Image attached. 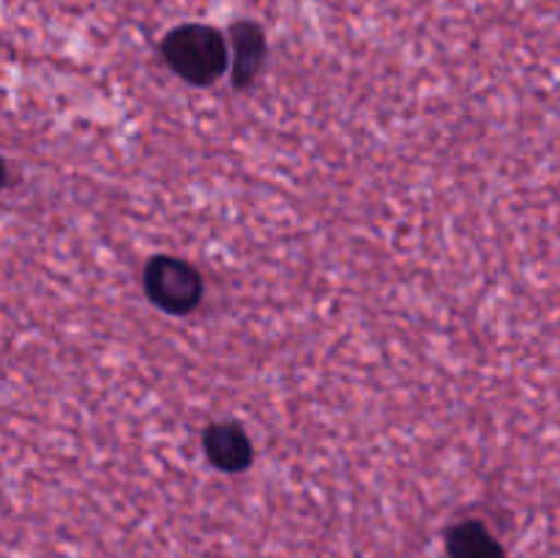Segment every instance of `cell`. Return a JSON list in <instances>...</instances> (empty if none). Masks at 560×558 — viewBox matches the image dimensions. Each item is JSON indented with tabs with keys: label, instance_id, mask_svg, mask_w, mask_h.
<instances>
[{
	"label": "cell",
	"instance_id": "1",
	"mask_svg": "<svg viewBox=\"0 0 560 558\" xmlns=\"http://www.w3.org/2000/svg\"><path fill=\"white\" fill-rule=\"evenodd\" d=\"M164 58L184 80L208 85L228 66V47L213 27L184 25L164 38Z\"/></svg>",
	"mask_w": 560,
	"mask_h": 558
},
{
	"label": "cell",
	"instance_id": "2",
	"mask_svg": "<svg viewBox=\"0 0 560 558\" xmlns=\"http://www.w3.org/2000/svg\"><path fill=\"white\" fill-rule=\"evenodd\" d=\"M145 290L153 304L180 315L195 310L202 295V282L189 263L178 257H153L145 271Z\"/></svg>",
	"mask_w": 560,
	"mask_h": 558
},
{
	"label": "cell",
	"instance_id": "3",
	"mask_svg": "<svg viewBox=\"0 0 560 558\" xmlns=\"http://www.w3.org/2000/svg\"><path fill=\"white\" fill-rule=\"evenodd\" d=\"M206 452L222 470H241L252 460V443L235 425H213L206 435Z\"/></svg>",
	"mask_w": 560,
	"mask_h": 558
},
{
	"label": "cell",
	"instance_id": "4",
	"mask_svg": "<svg viewBox=\"0 0 560 558\" xmlns=\"http://www.w3.org/2000/svg\"><path fill=\"white\" fill-rule=\"evenodd\" d=\"M233 80L235 85H249L257 77L262 66V55H266V38H262L260 27L252 22H241L233 27Z\"/></svg>",
	"mask_w": 560,
	"mask_h": 558
},
{
	"label": "cell",
	"instance_id": "5",
	"mask_svg": "<svg viewBox=\"0 0 560 558\" xmlns=\"http://www.w3.org/2000/svg\"><path fill=\"white\" fill-rule=\"evenodd\" d=\"M448 556L452 558H503L495 536L481 523H463L448 534Z\"/></svg>",
	"mask_w": 560,
	"mask_h": 558
}]
</instances>
